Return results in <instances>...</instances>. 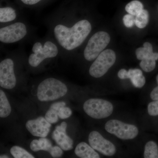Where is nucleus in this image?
<instances>
[{"label":"nucleus","mask_w":158,"mask_h":158,"mask_svg":"<svg viewBox=\"0 0 158 158\" xmlns=\"http://www.w3.org/2000/svg\"><path fill=\"white\" fill-rule=\"evenodd\" d=\"M92 30L90 22L82 19L71 27L57 25L54 28V34L59 45L67 51H72L80 46Z\"/></svg>","instance_id":"obj_1"},{"label":"nucleus","mask_w":158,"mask_h":158,"mask_svg":"<svg viewBox=\"0 0 158 158\" xmlns=\"http://www.w3.org/2000/svg\"><path fill=\"white\" fill-rule=\"evenodd\" d=\"M67 90L66 85L62 81L54 78H49L39 84L37 98L41 102L55 100L65 95Z\"/></svg>","instance_id":"obj_2"},{"label":"nucleus","mask_w":158,"mask_h":158,"mask_svg":"<svg viewBox=\"0 0 158 158\" xmlns=\"http://www.w3.org/2000/svg\"><path fill=\"white\" fill-rule=\"evenodd\" d=\"M110 40L107 32L101 31L95 33L88 40L84 50L85 59L88 61L95 60L107 46Z\"/></svg>","instance_id":"obj_3"},{"label":"nucleus","mask_w":158,"mask_h":158,"mask_svg":"<svg viewBox=\"0 0 158 158\" xmlns=\"http://www.w3.org/2000/svg\"><path fill=\"white\" fill-rule=\"evenodd\" d=\"M33 53L29 57V64L33 67L38 66L45 59L56 56L59 53L58 47L53 42L47 41L44 45L41 43H35L32 48Z\"/></svg>","instance_id":"obj_4"},{"label":"nucleus","mask_w":158,"mask_h":158,"mask_svg":"<svg viewBox=\"0 0 158 158\" xmlns=\"http://www.w3.org/2000/svg\"><path fill=\"white\" fill-rule=\"evenodd\" d=\"M116 60V53L114 51L110 49L104 50L90 66L89 74L96 78L101 77L115 64Z\"/></svg>","instance_id":"obj_5"},{"label":"nucleus","mask_w":158,"mask_h":158,"mask_svg":"<svg viewBox=\"0 0 158 158\" xmlns=\"http://www.w3.org/2000/svg\"><path fill=\"white\" fill-rule=\"evenodd\" d=\"M85 113L91 118L102 119L112 115L113 106L110 102L100 98H91L83 105Z\"/></svg>","instance_id":"obj_6"},{"label":"nucleus","mask_w":158,"mask_h":158,"mask_svg":"<svg viewBox=\"0 0 158 158\" xmlns=\"http://www.w3.org/2000/svg\"><path fill=\"white\" fill-rule=\"evenodd\" d=\"M105 128L107 132L123 140H132L139 134V130L136 126L117 119H111L107 122Z\"/></svg>","instance_id":"obj_7"},{"label":"nucleus","mask_w":158,"mask_h":158,"mask_svg":"<svg viewBox=\"0 0 158 158\" xmlns=\"http://www.w3.org/2000/svg\"><path fill=\"white\" fill-rule=\"evenodd\" d=\"M27 33L23 23L17 22L1 28L0 41L5 44L14 43L23 39Z\"/></svg>","instance_id":"obj_8"},{"label":"nucleus","mask_w":158,"mask_h":158,"mask_svg":"<svg viewBox=\"0 0 158 158\" xmlns=\"http://www.w3.org/2000/svg\"><path fill=\"white\" fill-rule=\"evenodd\" d=\"M88 141L94 149L103 155L112 156L116 153V149L115 145L104 138L98 132H91L88 137Z\"/></svg>","instance_id":"obj_9"},{"label":"nucleus","mask_w":158,"mask_h":158,"mask_svg":"<svg viewBox=\"0 0 158 158\" xmlns=\"http://www.w3.org/2000/svg\"><path fill=\"white\" fill-rule=\"evenodd\" d=\"M14 62L7 58L0 63V86L6 89H11L15 87L16 79L14 70Z\"/></svg>","instance_id":"obj_10"},{"label":"nucleus","mask_w":158,"mask_h":158,"mask_svg":"<svg viewBox=\"0 0 158 158\" xmlns=\"http://www.w3.org/2000/svg\"><path fill=\"white\" fill-rule=\"evenodd\" d=\"M27 130L31 135L36 137L45 138L50 131L51 123L46 119L45 117H38L27 122L26 124Z\"/></svg>","instance_id":"obj_11"},{"label":"nucleus","mask_w":158,"mask_h":158,"mask_svg":"<svg viewBox=\"0 0 158 158\" xmlns=\"http://www.w3.org/2000/svg\"><path fill=\"white\" fill-rule=\"evenodd\" d=\"M52 138L63 150H70L73 148V141L66 135V131L56 129L53 133Z\"/></svg>","instance_id":"obj_12"},{"label":"nucleus","mask_w":158,"mask_h":158,"mask_svg":"<svg viewBox=\"0 0 158 158\" xmlns=\"http://www.w3.org/2000/svg\"><path fill=\"white\" fill-rule=\"evenodd\" d=\"M75 153L79 157L81 158H99V155L93 148L85 142L78 144L75 149Z\"/></svg>","instance_id":"obj_13"},{"label":"nucleus","mask_w":158,"mask_h":158,"mask_svg":"<svg viewBox=\"0 0 158 158\" xmlns=\"http://www.w3.org/2000/svg\"><path fill=\"white\" fill-rule=\"evenodd\" d=\"M135 54L137 59L139 60L151 59L157 61L158 59V53L153 52L152 46L149 42H144L143 47L137 48Z\"/></svg>","instance_id":"obj_14"},{"label":"nucleus","mask_w":158,"mask_h":158,"mask_svg":"<svg viewBox=\"0 0 158 158\" xmlns=\"http://www.w3.org/2000/svg\"><path fill=\"white\" fill-rule=\"evenodd\" d=\"M128 79H130L132 84L136 88L143 87L146 83V79L143 73L139 69H130L128 71Z\"/></svg>","instance_id":"obj_15"},{"label":"nucleus","mask_w":158,"mask_h":158,"mask_svg":"<svg viewBox=\"0 0 158 158\" xmlns=\"http://www.w3.org/2000/svg\"><path fill=\"white\" fill-rule=\"evenodd\" d=\"M52 147L51 141L45 138H40L39 140H34L30 145L31 149L34 152L43 150L50 152Z\"/></svg>","instance_id":"obj_16"},{"label":"nucleus","mask_w":158,"mask_h":158,"mask_svg":"<svg viewBox=\"0 0 158 158\" xmlns=\"http://www.w3.org/2000/svg\"><path fill=\"white\" fill-rule=\"evenodd\" d=\"M11 107L4 91L0 90V117L6 118L9 116Z\"/></svg>","instance_id":"obj_17"},{"label":"nucleus","mask_w":158,"mask_h":158,"mask_svg":"<svg viewBox=\"0 0 158 158\" xmlns=\"http://www.w3.org/2000/svg\"><path fill=\"white\" fill-rule=\"evenodd\" d=\"M17 17L16 11L11 7H6L0 9V22H10Z\"/></svg>","instance_id":"obj_18"},{"label":"nucleus","mask_w":158,"mask_h":158,"mask_svg":"<svg viewBox=\"0 0 158 158\" xmlns=\"http://www.w3.org/2000/svg\"><path fill=\"white\" fill-rule=\"evenodd\" d=\"M144 157L158 158V146L155 142L153 141H149L145 144Z\"/></svg>","instance_id":"obj_19"},{"label":"nucleus","mask_w":158,"mask_h":158,"mask_svg":"<svg viewBox=\"0 0 158 158\" xmlns=\"http://www.w3.org/2000/svg\"><path fill=\"white\" fill-rule=\"evenodd\" d=\"M149 14L148 11L143 9L136 15L135 19V24L140 29H143L147 26L149 22Z\"/></svg>","instance_id":"obj_20"},{"label":"nucleus","mask_w":158,"mask_h":158,"mask_svg":"<svg viewBox=\"0 0 158 158\" xmlns=\"http://www.w3.org/2000/svg\"><path fill=\"white\" fill-rule=\"evenodd\" d=\"M143 8L144 6L141 2L138 0H134L128 3L125 9L128 14L136 16L143 10Z\"/></svg>","instance_id":"obj_21"},{"label":"nucleus","mask_w":158,"mask_h":158,"mask_svg":"<svg viewBox=\"0 0 158 158\" xmlns=\"http://www.w3.org/2000/svg\"><path fill=\"white\" fill-rule=\"evenodd\" d=\"M10 152L15 158H34V156L25 149L18 146H13L10 149Z\"/></svg>","instance_id":"obj_22"},{"label":"nucleus","mask_w":158,"mask_h":158,"mask_svg":"<svg viewBox=\"0 0 158 158\" xmlns=\"http://www.w3.org/2000/svg\"><path fill=\"white\" fill-rule=\"evenodd\" d=\"M140 66L142 70L145 72H151L156 68V61L151 59H143L141 60Z\"/></svg>","instance_id":"obj_23"},{"label":"nucleus","mask_w":158,"mask_h":158,"mask_svg":"<svg viewBox=\"0 0 158 158\" xmlns=\"http://www.w3.org/2000/svg\"><path fill=\"white\" fill-rule=\"evenodd\" d=\"M58 111L50 108L49 110L47 112L45 115V118L49 123L51 124L56 123L59 120Z\"/></svg>","instance_id":"obj_24"},{"label":"nucleus","mask_w":158,"mask_h":158,"mask_svg":"<svg viewBox=\"0 0 158 158\" xmlns=\"http://www.w3.org/2000/svg\"><path fill=\"white\" fill-rule=\"evenodd\" d=\"M148 112L150 116H158V100L153 101L148 104Z\"/></svg>","instance_id":"obj_25"},{"label":"nucleus","mask_w":158,"mask_h":158,"mask_svg":"<svg viewBox=\"0 0 158 158\" xmlns=\"http://www.w3.org/2000/svg\"><path fill=\"white\" fill-rule=\"evenodd\" d=\"M135 16L130 14L125 15L123 18V24L126 27L131 28L135 24Z\"/></svg>","instance_id":"obj_26"},{"label":"nucleus","mask_w":158,"mask_h":158,"mask_svg":"<svg viewBox=\"0 0 158 158\" xmlns=\"http://www.w3.org/2000/svg\"><path fill=\"white\" fill-rule=\"evenodd\" d=\"M72 114V111L70 108L67 107H63L60 109L58 112L59 118L61 119H65L70 117Z\"/></svg>","instance_id":"obj_27"},{"label":"nucleus","mask_w":158,"mask_h":158,"mask_svg":"<svg viewBox=\"0 0 158 158\" xmlns=\"http://www.w3.org/2000/svg\"><path fill=\"white\" fill-rule=\"evenodd\" d=\"M50 153L53 157H60L63 154V151L61 148H60L58 146H55L52 147Z\"/></svg>","instance_id":"obj_28"},{"label":"nucleus","mask_w":158,"mask_h":158,"mask_svg":"<svg viewBox=\"0 0 158 158\" xmlns=\"http://www.w3.org/2000/svg\"><path fill=\"white\" fill-rule=\"evenodd\" d=\"M156 80L157 83V86L153 89L150 94L151 98L153 101L158 100V74L157 75Z\"/></svg>","instance_id":"obj_29"},{"label":"nucleus","mask_w":158,"mask_h":158,"mask_svg":"<svg viewBox=\"0 0 158 158\" xmlns=\"http://www.w3.org/2000/svg\"><path fill=\"white\" fill-rule=\"evenodd\" d=\"M65 103L64 102H57L53 104L52 106H51L50 108L54 109V110H56V111L59 112L60 109L63 107L65 106Z\"/></svg>","instance_id":"obj_30"},{"label":"nucleus","mask_w":158,"mask_h":158,"mask_svg":"<svg viewBox=\"0 0 158 158\" xmlns=\"http://www.w3.org/2000/svg\"><path fill=\"white\" fill-rule=\"evenodd\" d=\"M118 77L119 79L122 80L128 79V71L124 69H122L118 71Z\"/></svg>","instance_id":"obj_31"},{"label":"nucleus","mask_w":158,"mask_h":158,"mask_svg":"<svg viewBox=\"0 0 158 158\" xmlns=\"http://www.w3.org/2000/svg\"><path fill=\"white\" fill-rule=\"evenodd\" d=\"M24 4L27 5H33L37 4L41 0H21Z\"/></svg>","instance_id":"obj_32"},{"label":"nucleus","mask_w":158,"mask_h":158,"mask_svg":"<svg viewBox=\"0 0 158 158\" xmlns=\"http://www.w3.org/2000/svg\"><path fill=\"white\" fill-rule=\"evenodd\" d=\"M0 158H8L9 157L5 155H2L0 156Z\"/></svg>","instance_id":"obj_33"}]
</instances>
